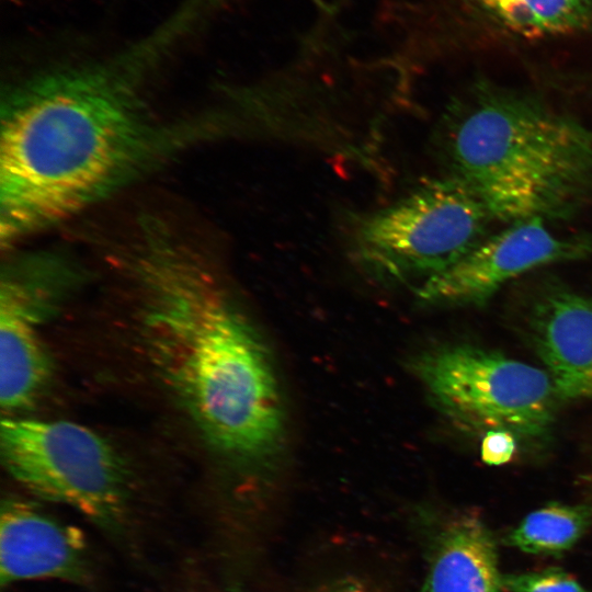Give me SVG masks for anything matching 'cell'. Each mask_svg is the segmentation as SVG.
<instances>
[{
  "instance_id": "1",
  "label": "cell",
  "mask_w": 592,
  "mask_h": 592,
  "mask_svg": "<svg viewBox=\"0 0 592 592\" xmlns=\"http://www.w3.org/2000/svg\"><path fill=\"white\" fill-rule=\"evenodd\" d=\"M146 225L129 267L147 353L204 442L235 471L264 478L287 437L270 350L210 265Z\"/></svg>"
},
{
  "instance_id": "2",
  "label": "cell",
  "mask_w": 592,
  "mask_h": 592,
  "mask_svg": "<svg viewBox=\"0 0 592 592\" xmlns=\"http://www.w3.org/2000/svg\"><path fill=\"white\" fill-rule=\"evenodd\" d=\"M141 41L113 60L44 70L2 101L0 232L3 244L106 197L158 159L135 72L155 55Z\"/></svg>"
},
{
  "instance_id": "7",
  "label": "cell",
  "mask_w": 592,
  "mask_h": 592,
  "mask_svg": "<svg viewBox=\"0 0 592 592\" xmlns=\"http://www.w3.org/2000/svg\"><path fill=\"white\" fill-rule=\"evenodd\" d=\"M548 221L531 218L487 236L458 262L421 284L414 294L429 305H482L502 285L531 270L585 259L592 238L561 235Z\"/></svg>"
},
{
  "instance_id": "11",
  "label": "cell",
  "mask_w": 592,
  "mask_h": 592,
  "mask_svg": "<svg viewBox=\"0 0 592 592\" xmlns=\"http://www.w3.org/2000/svg\"><path fill=\"white\" fill-rule=\"evenodd\" d=\"M494 537L480 516L459 513L436 534L420 592H501Z\"/></svg>"
},
{
  "instance_id": "5",
  "label": "cell",
  "mask_w": 592,
  "mask_h": 592,
  "mask_svg": "<svg viewBox=\"0 0 592 592\" xmlns=\"http://www.w3.org/2000/svg\"><path fill=\"white\" fill-rule=\"evenodd\" d=\"M0 453L8 474L29 491L73 508L107 534L125 531L127 471L113 446L92 429L9 415L0 424Z\"/></svg>"
},
{
  "instance_id": "10",
  "label": "cell",
  "mask_w": 592,
  "mask_h": 592,
  "mask_svg": "<svg viewBox=\"0 0 592 592\" xmlns=\"http://www.w3.org/2000/svg\"><path fill=\"white\" fill-rule=\"evenodd\" d=\"M530 334L558 398L592 399V297L546 292L532 309Z\"/></svg>"
},
{
  "instance_id": "14",
  "label": "cell",
  "mask_w": 592,
  "mask_h": 592,
  "mask_svg": "<svg viewBox=\"0 0 592 592\" xmlns=\"http://www.w3.org/2000/svg\"><path fill=\"white\" fill-rule=\"evenodd\" d=\"M502 585L510 592H587L572 576L557 568L505 574Z\"/></svg>"
},
{
  "instance_id": "3",
  "label": "cell",
  "mask_w": 592,
  "mask_h": 592,
  "mask_svg": "<svg viewBox=\"0 0 592 592\" xmlns=\"http://www.w3.org/2000/svg\"><path fill=\"white\" fill-rule=\"evenodd\" d=\"M439 147L492 220L566 219L592 190V134L523 93L482 86L454 101Z\"/></svg>"
},
{
  "instance_id": "4",
  "label": "cell",
  "mask_w": 592,
  "mask_h": 592,
  "mask_svg": "<svg viewBox=\"0 0 592 592\" xmlns=\"http://www.w3.org/2000/svg\"><path fill=\"white\" fill-rule=\"evenodd\" d=\"M490 221L474 193L445 174L361 218L351 250L371 275L415 291L480 243Z\"/></svg>"
},
{
  "instance_id": "15",
  "label": "cell",
  "mask_w": 592,
  "mask_h": 592,
  "mask_svg": "<svg viewBox=\"0 0 592 592\" xmlns=\"http://www.w3.org/2000/svg\"><path fill=\"white\" fill-rule=\"evenodd\" d=\"M516 436L505 430H492L483 434L480 455L485 464L500 466L509 463L516 453Z\"/></svg>"
},
{
  "instance_id": "9",
  "label": "cell",
  "mask_w": 592,
  "mask_h": 592,
  "mask_svg": "<svg viewBox=\"0 0 592 592\" xmlns=\"http://www.w3.org/2000/svg\"><path fill=\"white\" fill-rule=\"evenodd\" d=\"M55 579L83 584L91 579L87 543L81 533L27 501L1 504L0 583Z\"/></svg>"
},
{
  "instance_id": "12",
  "label": "cell",
  "mask_w": 592,
  "mask_h": 592,
  "mask_svg": "<svg viewBox=\"0 0 592 592\" xmlns=\"http://www.w3.org/2000/svg\"><path fill=\"white\" fill-rule=\"evenodd\" d=\"M506 29L525 36H544L592 27V0H476Z\"/></svg>"
},
{
  "instance_id": "6",
  "label": "cell",
  "mask_w": 592,
  "mask_h": 592,
  "mask_svg": "<svg viewBox=\"0 0 592 592\" xmlns=\"http://www.w3.org/2000/svg\"><path fill=\"white\" fill-rule=\"evenodd\" d=\"M412 369L433 405L468 432L505 430L523 440L546 435L558 398L547 372L469 344L418 355Z\"/></svg>"
},
{
  "instance_id": "16",
  "label": "cell",
  "mask_w": 592,
  "mask_h": 592,
  "mask_svg": "<svg viewBox=\"0 0 592 592\" xmlns=\"http://www.w3.org/2000/svg\"><path fill=\"white\" fill-rule=\"evenodd\" d=\"M320 592H372L358 578L346 576L327 584Z\"/></svg>"
},
{
  "instance_id": "8",
  "label": "cell",
  "mask_w": 592,
  "mask_h": 592,
  "mask_svg": "<svg viewBox=\"0 0 592 592\" xmlns=\"http://www.w3.org/2000/svg\"><path fill=\"white\" fill-rule=\"evenodd\" d=\"M67 266L54 255L16 260L0 289V403L13 414L30 407L46 386L52 363L39 333L43 311Z\"/></svg>"
},
{
  "instance_id": "13",
  "label": "cell",
  "mask_w": 592,
  "mask_h": 592,
  "mask_svg": "<svg viewBox=\"0 0 592 592\" xmlns=\"http://www.w3.org/2000/svg\"><path fill=\"white\" fill-rule=\"evenodd\" d=\"M591 521L587 505L551 502L526 515L504 539L524 553L561 555L576 545Z\"/></svg>"
}]
</instances>
